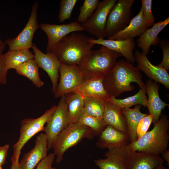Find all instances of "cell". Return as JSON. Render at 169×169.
<instances>
[{"instance_id": "obj_1", "label": "cell", "mask_w": 169, "mask_h": 169, "mask_svg": "<svg viewBox=\"0 0 169 169\" xmlns=\"http://www.w3.org/2000/svg\"><path fill=\"white\" fill-rule=\"evenodd\" d=\"M142 76L137 67L124 60L116 62L104 77V87L110 97H116L122 93L134 89L131 82L136 83L140 89L146 88Z\"/></svg>"}, {"instance_id": "obj_2", "label": "cell", "mask_w": 169, "mask_h": 169, "mask_svg": "<svg viewBox=\"0 0 169 169\" xmlns=\"http://www.w3.org/2000/svg\"><path fill=\"white\" fill-rule=\"evenodd\" d=\"M90 38L83 33H72L63 38L50 53L55 55L61 64L80 67L95 45Z\"/></svg>"}, {"instance_id": "obj_3", "label": "cell", "mask_w": 169, "mask_h": 169, "mask_svg": "<svg viewBox=\"0 0 169 169\" xmlns=\"http://www.w3.org/2000/svg\"><path fill=\"white\" fill-rule=\"evenodd\" d=\"M169 121L166 116L161 115L154 128L127 146L132 152H141L159 156L167 150L169 135Z\"/></svg>"}, {"instance_id": "obj_4", "label": "cell", "mask_w": 169, "mask_h": 169, "mask_svg": "<svg viewBox=\"0 0 169 169\" xmlns=\"http://www.w3.org/2000/svg\"><path fill=\"white\" fill-rule=\"evenodd\" d=\"M121 56V54L104 46L98 50L91 49L79 67L85 80L104 77Z\"/></svg>"}, {"instance_id": "obj_5", "label": "cell", "mask_w": 169, "mask_h": 169, "mask_svg": "<svg viewBox=\"0 0 169 169\" xmlns=\"http://www.w3.org/2000/svg\"><path fill=\"white\" fill-rule=\"evenodd\" d=\"M96 136L94 132L88 126L78 123H69L57 136L52 148L57 163L63 160V156L69 148L79 143L84 138L91 140Z\"/></svg>"}, {"instance_id": "obj_6", "label": "cell", "mask_w": 169, "mask_h": 169, "mask_svg": "<svg viewBox=\"0 0 169 169\" xmlns=\"http://www.w3.org/2000/svg\"><path fill=\"white\" fill-rule=\"evenodd\" d=\"M57 107L54 105L37 118H25L20 123V135L17 142L13 145V154L11 158L12 163H19L21 151L27 142L36 134L44 131V125L49 120Z\"/></svg>"}, {"instance_id": "obj_7", "label": "cell", "mask_w": 169, "mask_h": 169, "mask_svg": "<svg viewBox=\"0 0 169 169\" xmlns=\"http://www.w3.org/2000/svg\"><path fill=\"white\" fill-rule=\"evenodd\" d=\"M134 0H119L110 11L107 18L105 37L108 38L122 30L131 19V7Z\"/></svg>"}, {"instance_id": "obj_8", "label": "cell", "mask_w": 169, "mask_h": 169, "mask_svg": "<svg viewBox=\"0 0 169 169\" xmlns=\"http://www.w3.org/2000/svg\"><path fill=\"white\" fill-rule=\"evenodd\" d=\"M59 72L60 80L54 93L55 98L74 92L85 80L81 69L77 65L61 64Z\"/></svg>"}, {"instance_id": "obj_9", "label": "cell", "mask_w": 169, "mask_h": 169, "mask_svg": "<svg viewBox=\"0 0 169 169\" xmlns=\"http://www.w3.org/2000/svg\"><path fill=\"white\" fill-rule=\"evenodd\" d=\"M116 0L100 1L95 12L81 26L90 34L98 38H104L106 22L109 13Z\"/></svg>"}, {"instance_id": "obj_10", "label": "cell", "mask_w": 169, "mask_h": 169, "mask_svg": "<svg viewBox=\"0 0 169 169\" xmlns=\"http://www.w3.org/2000/svg\"><path fill=\"white\" fill-rule=\"evenodd\" d=\"M69 123L68 108L64 95L61 97L55 110L44 126L48 150L52 148L57 136Z\"/></svg>"}, {"instance_id": "obj_11", "label": "cell", "mask_w": 169, "mask_h": 169, "mask_svg": "<svg viewBox=\"0 0 169 169\" xmlns=\"http://www.w3.org/2000/svg\"><path fill=\"white\" fill-rule=\"evenodd\" d=\"M38 6L36 1L32 7L31 13L28 22L21 32L16 37L6 39L4 42L10 51L28 49L32 48V40L36 30L39 28L37 20V10Z\"/></svg>"}, {"instance_id": "obj_12", "label": "cell", "mask_w": 169, "mask_h": 169, "mask_svg": "<svg viewBox=\"0 0 169 169\" xmlns=\"http://www.w3.org/2000/svg\"><path fill=\"white\" fill-rule=\"evenodd\" d=\"M39 28L47 35L48 42L46 53H50L65 37L76 31H84L81 25L76 21L67 24L57 25L42 23Z\"/></svg>"}, {"instance_id": "obj_13", "label": "cell", "mask_w": 169, "mask_h": 169, "mask_svg": "<svg viewBox=\"0 0 169 169\" xmlns=\"http://www.w3.org/2000/svg\"><path fill=\"white\" fill-rule=\"evenodd\" d=\"M32 48L34 53V59L38 66L45 71L50 78L52 85V91L54 94L58 85L59 70L61 63L54 54L43 53L35 44H33Z\"/></svg>"}, {"instance_id": "obj_14", "label": "cell", "mask_w": 169, "mask_h": 169, "mask_svg": "<svg viewBox=\"0 0 169 169\" xmlns=\"http://www.w3.org/2000/svg\"><path fill=\"white\" fill-rule=\"evenodd\" d=\"M48 141L45 133L38 136L34 146L24 153L19 162V169H33L36 166L47 156Z\"/></svg>"}, {"instance_id": "obj_15", "label": "cell", "mask_w": 169, "mask_h": 169, "mask_svg": "<svg viewBox=\"0 0 169 169\" xmlns=\"http://www.w3.org/2000/svg\"><path fill=\"white\" fill-rule=\"evenodd\" d=\"M135 61L137 63L138 69L143 72L150 78L156 82L163 84L166 88H169V75L167 72L157 65L152 64L146 55L136 50L134 54Z\"/></svg>"}, {"instance_id": "obj_16", "label": "cell", "mask_w": 169, "mask_h": 169, "mask_svg": "<svg viewBox=\"0 0 169 169\" xmlns=\"http://www.w3.org/2000/svg\"><path fill=\"white\" fill-rule=\"evenodd\" d=\"M127 146L108 149L105 155L106 158L95 160V163L100 169H128Z\"/></svg>"}, {"instance_id": "obj_17", "label": "cell", "mask_w": 169, "mask_h": 169, "mask_svg": "<svg viewBox=\"0 0 169 169\" xmlns=\"http://www.w3.org/2000/svg\"><path fill=\"white\" fill-rule=\"evenodd\" d=\"M90 42L95 45H101L121 54L125 58L126 62L131 64H133L135 61L133 53L135 46L134 39L114 40L90 38Z\"/></svg>"}, {"instance_id": "obj_18", "label": "cell", "mask_w": 169, "mask_h": 169, "mask_svg": "<svg viewBox=\"0 0 169 169\" xmlns=\"http://www.w3.org/2000/svg\"><path fill=\"white\" fill-rule=\"evenodd\" d=\"M129 141L127 134L107 125L99 136L96 145L100 148L108 149L127 145Z\"/></svg>"}, {"instance_id": "obj_19", "label": "cell", "mask_w": 169, "mask_h": 169, "mask_svg": "<svg viewBox=\"0 0 169 169\" xmlns=\"http://www.w3.org/2000/svg\"><path fill=\"white\" fill-rule=\"evenodd\" d=\"M146 85V92L148 95L147 106L149 114L152 116L154 125L159 120L161 111L168 105L163 101L159 94V85L157 83L150 79L147 80Z\"/></svg>"}, {"instance_id": "obj_20", "label": "cell", "mask_w": 169, "mask_h": 169, "mask_svg": "<svg viewBox=\"0 0 169 169\" xmlns=\"http://www.w3.org/2000/svg\"><path fill=\"white\" fill-rule=\"evenodd\" d=\"M164 160L159 156L141 152L129 151L127 160L128 169H156L163 164Z\"/></svg>"}, {"instance_id": "obj_21", "label": "cell", "mask_w": 169, "mask_h": 169, "mask_svg": "<svg viewBox=\"0 0 169 169\" xmlns=\"http://www.w3.org/2000/svg\"><path fill=\"white\" fill-rule=\"evenodd\" d=\"M169 23L168 17L163 21L155 23L152 27L147 29L140 36L136 43L143 53L148 54L151 45L155 46L159 44L161 39L158 34Z\"/></svg>"}, {"instance_id": "obj_22", "label": "cell", "mask_w": 169, "mask_h": 169, "mask_svg": "<svg viewBox=\"0 0 169 169\" xmlns=\"http://www.w3.org/2000/svg\"><path fill=\"white\" fill-rule=\"evenodd\" d=\"M104 77H97L85 80L83 84L74 92L82 97H92L99 99L105 102L110 97L105 89Z\"/></svg>"}, {"instance_id": "obj_23", "label": "cell", "mask_w": 169, "mask_h": 169, "mask_svg": "<svg viewBox=\"0 0 169 169\" xmlns=\"http://www.w3.org/2000/svg\"><path fill=\"white\" fill-rule=\"evenodd\" d=\"M148 28L143 18L141 8L138 14L132 19L127 26L108 39L123 40L134 39L140 36Z\"/></svg>"}, {"instance_id": "obj_24", "label": "cell", "mask_w": 169, "mask_h": 169, "mask_svg": "<svg viewBox=\"0 0 169 169\" xmlns=\"http://www.w3.org/2000/svg\"><path fill=\"white\" fill-rule=\"evenodd\" d=\"M103 118L107 126L127 134L126 121L122 109L107 101L105 103Z\"/></svg>"}, {"instance_id": "obj_25", "label": "cell", "mask_w": 169, "mask_h": 169, "mask_svg": "<svg viewBox=\"0 0 169 169\" xmlns=\"http://www.w3.org/2000/svg\"><path fill=\"white\" fill-rule=\"evenodd\" d=\"M69 123L78 122L84 113V99L79 94L72 92L64 95Z\"/></svg>"}, {"instance_id": "obj_26", "label": "cell", "mask_w": 169, "mask_h": 169, "mask_svg": "<svg viewBox=\"0 0 169 169\" xmlns=\"http://www.w3.org/2000/svg\"><path fill=\"white\" fill-rule=\"evenodd\" d=\"M141 106V105H136L133 109H122L123 114L126 118L127 134L131 142L137 140L136 129L138 125L141 120L147 115L141 112L140 109Z\"/></svg>"}, {"instance_id": "obj_27", "label": "cell", "mask_w": 169, "mask_h": 169, "mask_svg": "<svg viewBox=\"0 0 169 169\" xmlns=\"http://www.w3.org/2000/svg\"><path fill=\"white\" fill-rule=\"evenodd\" d=\"M2 56L8 71L11 69H15L21 64L34 58L33 53L28 49L8 50Z\"/></svg>"}, {"instance_id": "obj_28", "label": "cell", "mask_w": 169, "mask_h": 169, "mask_svg": "<svg viewBox=\"0 0 169 169\" xmlns=\"http://www.w3.org/2000/svg\"><path fill=\"white\" fill-rule=\"evenodd\" d=\"M38 69L33 59L21 64L15 70L17 74L26 77L36 87L41 88L44 85V83L40 78Z\"/></svg>"}, {"instance_id": "obj_29", "label": "cell", "mask_w": 169, "mask_h": 169, "mask_svg": "<svg viewBox=\"0 0 169 169\" xmlns=\"http://www.w3.org/2000/svg\"><path fill=\"white\" fill-rule=\"evenodd\" d=\"M146 93V88L140 89L139 92L133 96L122 99L110 97L107 101L121 109L130 108L133 105H138L146 107L148 99Z\"/></svg>"}, {"instance_id": "obj_30", "label": "cell", "mask_w": 169, "mask_h": 169, "mask_svg": "<svg viewBox=\"0 0 169 169\" xmlns=\"http://www.w3.org/2000/svg\"><path fill=\"white\" fill-rule=\"evenodd\" d=\"M84 99V113L103 118L105 102L99 99L92 97H85Z\"/></svg>"}, {"instance_id": "obj_31", "label": "cell", "mask_w": 169, "mask_h": 169, "mask_svg": "<svg viewBox=\"0 0 169 169\" xmlns=\"http://www.w3.org/2000/svg\"><path fill=\"white\" fill-rule=\"evenodd\" d=\"M77 123L90 128L96 136L100 135L107 126L103 118L85 113L83 114Z\"/></svg>"}, {"instance_id": "obj_32", "label": "cell", "mask_w": 169, "mask_h": 169, "mask_svg": "<svg viewBox=\"0 0 169 169\" xmlns=\"http://www.w3.org/2000/svg\"><path fill=\"white\" fill-rule=\"evenodd\" d=\"M99 2V0H85L79 8L80 13L76 21L81 25L84 23L93 14Z\"/></svg>"}, {"instance_id": "obj_33", "label": "cell", "mask_w": 169, "mask_h": 169, "mask_svg": "<svg viewBox=\"0 0 169 169\" xmlns=\"http://www.w3.org/2000/svg\"><path fill=\"white\" fill-rule=\"evenodd\" d=\"M77 0H61L58 19L62 23L70 18L74 8L77 2Z\"/></svg>"}, {"instance_id": "obj_34", "label": "cell", "mask_w": 169, "mask_h": 169, "mask_svg": "<svg viewBox=\"0 0 169 169\" xmlns=\"http://www.w3.org/2000/svg\"><path fill=\"white\" fill-rule=\"evenodd\" d=\"M152 0H141L142 9L144 21L148 26L155 23V18L152 12Z\"/></svg>"}, {"instance_id": "obj_35", "label": "cell", "mask_w": 169, "mask_h": 169, "mask_svg": "<svg viewBox=\"0 0 169 169\" xmlns=\"http://www.w3.org/2000/svg\"><path fill=\"white\" fill-rule=\"evenodd\" d=\"M163 52L161 62L157 66L166 71L169 69V42L168 40L161 39L159 44Z\"/></svg>"}, {"instance_id": "obj_36", "label": "cell", "mask_w": 169, "mask_h": 169, "mask_svg": "<svg viewBox=\"0 0 169 169\" xmlns=\"http://www.w3.org/2000/svg\"><path fill=\"white\" fill-rule=\"evenodd\" d=\"M152 120V116L147 115L142 119L139 123L136 129L137 139L144 135L147 131Z\"/></svg>"}, {"instance_id": "obj_37", "label": "cell", "mask_w": 169, "mask_h": 169, "mask_svg": "<svg viewBox=\"0 0 169 169\" xmlns=\"http://www.w3.org/2000/svg\"><path fill=\"white\" fill-rule=\"evenodd\" d=\"M55 156L54 152L50 153L38 163L36 169H51Z\"/></svg>"}, {"instance_id": "obj_38", "label": "cell", "mask_w": 169, "mask_h": 169, "mask_svg": "<svg viewBox=\"0 0 169 169\" xmlns=\"http://www.w3.org/2000/svg\"><path fill=\"white\" fill-rule=\"evenodd\" d=\"M2 54L0 55V84H5L7 82V75L8 70L7 69Z\"/></svg>"}, {"instance_id": "obj_39", "label": "cell", "mask_w": 169, "mask_h": 169, "mask_svg": "<svg viewBox=\"0 0 169 169\" xmlns=\"http://www.w3.org/2000/svg\"><path fill=\"white\" fill-rule=\"evenodd\" d=\"M9 148V145L8 144L0 146V166H1L5 163Z\"/></svg>"}, {"instance_id": "obj_40", "label": "cell", "mask_w": 169, "mask_h": 169, "mask_svg": "<svg viewBox=\"0 0 169 169\" xmlns=\"http://www.w3.org/2000/svg\"><path fill=\"white\" fill-rule=\"evenodd\" d=\"M162 158L166 161L167 163V165L169 166V151L167 150L161 153Z\"/></svg>"}, {"instance_id": "obj_41", "label": "cell", "mask_w": 169, "mask_h": 169, "mask_svg": "<svg viewBox=\"0 0 169 169\" xmlns=\"http://www.w3.org/2000/svg\"><path fill=\"white\" fill-rule=\"evenodd\" d=\"M5 44L2 40L0 42V55L2 54V53L5 49Z\"/></svg>"}, {"instance_id": "obj_42", "label": "cell", "mask_w": 169, "mask_h": 169, "mask_svg": "<svg viewBox=\"0 0 169 169\" xmlns=\"http://www.w3.org/2000/svg\"><path fill=\"white\" fill-rule=\"evenodd\" d=\"M18 164L17 163H12L10 169H19Z\"/></svg>"}, {"instance_id": "obj_43", "label": "cell", "mask_w": 169, "mask_h": 169, "mask_svg": "<svg viewBox=\"0 0 169 169\" xmlns=\"http://www.w3.org/2000/svg\"><path fill=\"white\" fill-rule=\"evenodd\" d=\"M163 166V164H161L158 166L156 169H162Z\"/></svg>"}, {"instance_id": "obj_44", "label": "cell", "mask_w": 169, "mask_h": 169, "mask_svg": "<svg viewBox=\"0 0 169 169\" xmlns=\"http://www.w3.org/2000/svg\"><path fill=\"white\" fill-rule=\"evenodd\" d=\"M162 169H169V168H166L163 166Z\"/></svg>"}, {"instance_id": "obj_45", "label": "cell", "mask_w": 169, "mask_h": 169, "mask_svg": "<svg viewBox=\"0 0 169 169\" xmlns=\"http://www.w3.org/2000/svg\"><path fill=\"white\" fill-rule=\"evenodd\" d=\"M0 169H2V166H0Z\"/></svg>"}, {"instance_id": "obj_46", "label": "cell", "mask_w": 169, "mask_h": 169, "mask_svg": "<svg viewBox=\"0 0 169 169\" xmlns=\"http://www.w3.org/2000/svg\"><path fill=\"white\" fill-rule=\"evenodd\" d=\"M51 169H56V168L52 167Z\"/></svg>"}, {"instance_id": "obj_47", "label": "cell", "mask_w": 169, "mask_h": 169, "mask_svg": "<svg viewBox=\"0 0 169 169\" xmlns=\"http://www.w3.org/2000/svg\"><path fill=\"white\" fill-rule=\"evenodd\" d=\"M1 40H2L1 39V38H0V42Z\"/></svg>"}]
</instances>
